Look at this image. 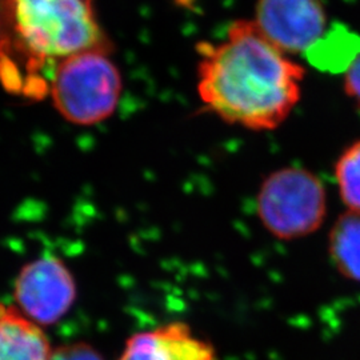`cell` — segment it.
I'll return each mask as SVG.
<instances>
[{
	"label": "cell",
	"mask_w": 360,
	"mask_h": 360,
	"mask_svg": "<svg viewBox=\"0 0 360 360\" xmlns=\"http://www.w3.org/2000/svg\"><path fill=\"white\" fill-rule=\"evenodd\" d=\"M117 360H218L215 348L186 323L172 322L132 335Z\"/></svg>",
	"instance_id": "7"
},
{
	"label": "cell",
	"mask_w": 360,
	"mask_h": 360,
	"mask_svg": "<svg viewBox=\"0 0 360 360\" xmlns=\"http://www.w3.org/2000/svg\"><path fill=\"white\" fill-rule=\"evenodd\" d=\"M328 252L336 270L360 283V212L347 211L335 221L328 236Z\"/></svg>",
	"instance_id": "10"
},
{
	"label": "cell",
	"mask_w": 360,
	"mask_h": 360,
	"mask_svg": "<svg viewBox=\"0 0 360 360\" xmlns=\"http://www.w3.org/2000/svg\"><path fill=\"white\" fill-rule=\"evenodd\" d=\"M51 352L40 326L0 303V360H50Z\"/></svg>",
	"instance_id": "8"
},
{
	"label": "cell",
	"mask_w": 360,
	"mask_h": 360,
	"mask_svg": "<svg viewBox=\"0 0 360 360\" xmlns=\"http://www.w3.org/2000/svg\"><path fill=\"white\" fill-rule=\"evenodd\" d=\"M304 55L322 71L346 72L360 55V37L347 27H331Z\"/></svg>",
	"instance_id": "9"
},
{
	"label": "cell",
	"mask_w": 360,
	"mask_h": 360,
	"mask_svg": "<svg viewBox=\"0 0 360 360\" xmlns=\"http://www.w3.org/2000/svg\"><path fill=\"white\" fill-rule=\"evenodd\" d=\"M255 25L284 53H306L327 28L323 0H257Z\"/></svg>",
	"instance_id": "6"
},
{
	"label": "cell",
	"mask_w": 360,
	"mask_h": 360,
	"mask_svg": "<svg viewBox=\"0 0 360 360\" xmlns=\"http://www.w3.org/2000/svg\"><path fill=\"white\" fill-rule=\"evenodd\" d=\"M92 50H114L94 0H0V80L8 90L50 94L56 67Z\"/></svg>",
	"instance_id": "2"
},
{
	"label": "cell",
	"mask_w": 360,
	"mask_h": 360,
	"mask_svg": "<svg viewBox=\"0 0 360 360\" xmlns=\"http://www.w3.org/2000/svg\"><path fill=\"white\" fill-rule=\"evenodd\" d=\"M19 311L40 327L59 322L77 299L72 274L58 257L46 255L27 263L13 288Z\"/></svg>",
	"instance_id": "5"
},
{
	"label": "cell",
	"mask_w": 360,
	"mask_h": 360,
	"mask_svg": "<svg viewBox=\"0 0 360 360\" xmlns=\"http://www.w3.org/2000/svg\"><path fill=\"white\" fill-rule=\"evenodd\" d=\"M196 52L199 98L226 123L276 129L300 101L304 67L275 47L254 20L232 22L224 40L200 41Z\"/></svg>",
	"instance_id": "1"
},
{
	"label": "cell",
	"mask_w": 360,
	"mask_h": 360,
	"mask_svg": "<svg viewBox=\"0 0 360 360\" xmlns=\"http://www.w3.org/2000/svg\"><path fill=\"white\" fill-rule=\"evenodd\" d=\"M122 77L110 52L72 55L56 67L50 86L52 103L65 120L90 126L110 117L119 103Z\"/></svg>",
	"instance_id": "3"
},
{
	"label": "cell",
	"mask_w": 360,
	"mask_h": 360,
	"mask_svg": "<svg viewBox=\"0 0 360 360\" xmlns=\"http://www.w3.org/2000/svg\"><path fill=\"white\" fill-rule=\"evenodd\" d=\"M257 210L272 236L281 240L300 239L322 226L327 214L326 188L306 168H279L263 180Z\"/></svg>",
	"instance_id": "4"
},
{
	"label": "cell",
	"mask_w": 360,
	"mask_h": 360,
	"mask_svg": "<svg viewBox=\"0 0 360 360\" xmlns=\"http://www.w3.org/2000/svg\"><path fill=\"white\" fill-rule=\"evenodd\" d=\"M339 193L348 211L360 212V141L352 143L335 165Z\"/></svg>",
	"instance_id": "11"
},
{
	"label": "cell",
	"mask_w": 360,
	"mask_h": 360,
	"mask_svg": "<svg viewBox=\"0 0 360 360\" xmlns=\"http://www.w3.org/2000/svg\"><path fill=\"white\" fill-rule=\"evenodd\" d=\"M50 360H103V358L87 343H72L52 349Z\"/></svg>",
	"instance_id": "12"
},
{
	"label": "cell",
	"mask_w": 360,
	"mask_h": 360,
	"mask_svg": "<svg viewBox=\"0 0 360 360\" xmlns=\"http://www.w3.org/2000/svg\"><path fill=\"white\" fill-rule=\"evenodd\" d=\"M345 92L360 107V55L345 72Z\"/></svg>",
	"instance_id": "13"
}]
</instances>
